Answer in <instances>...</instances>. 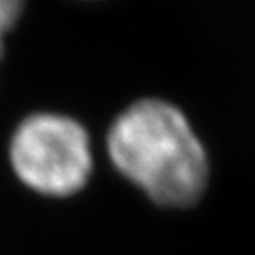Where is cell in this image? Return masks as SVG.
<instances>
[{
  "mask_svg": "<svg viewBox=\"0 0 255 255\" xmlns=\"http://www.w3.org/2000/svg\"><path fill=\"white\" fill-rule=\"evenodd\" d=\"M114 170L161 208L182 210L201 201L208 157L180 108L163 99H140L123 108L106 130Z\"/></svg>",
  "mask_w": 255,
  "mask_h": 255,
  "instance_id": "1",
  "label": "cell"
},
{
  "mask_svg": "<svg viewBox=\"0 0 255 255\" xmlns=\"http://www.w3.org/2000/svg\"><path fill=\"white\" fill-rule=\"evenodd\" d=\"M27 0H0V57L4 53L6 36L25 13Z\"/></svg>",
  "mask_w": 255,
  "mask_h": 255,
  "instance_id": "3",
  "label": "cell"
},
{
  "mask_svg": "<svg viewBox=\"0 0 255 255\" xmlns=\"http://www.w3.org/2000/svg\"><path fill=\"white\" fill-rule=\"evenodd\" d=\"M8 164L27 191L51 201L74 199L95 172L91 134L68 114H28L9 134Z\"/></svg>",
  "mask_w": 255,
  "mask_h": 255,
  "instance_id": "2",
  "label": "cell"
}]
</instances>
